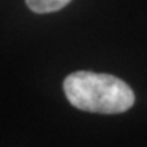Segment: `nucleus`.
Here are the masks:
<instances>
[{
    "mask_svg": "<svg viewBox=\"0 0 147 147\" xmlns=\"http://www.w3.org/2000/svg\"><path fill=\"white\" fill-rule=\"evenodd\" d=\"M63 87L71 105L91 113L117 115L135 102L131 87L110 74L78 71L64 79Z\"/></svg>",
    "mask_w": 147,
    "mask_h": 147,
    "instance_id": "1",
    "label": "nucleus"
},
{
    "mask_svg": "<svg viewBox=\"0 0 147 147\" xmlns=\"http://www.w3.org/2000/svg\"><path fill=\"white\" fill-rule=\"evenodd\" d=\"M71 0H26L27 7L37 14H48L61 10Z\"/></svg>",
    "mask_w": 147,
    "mask_h": 147,
    "instance_id": "2",
    "label": "nucleus"
}]
</instances>
